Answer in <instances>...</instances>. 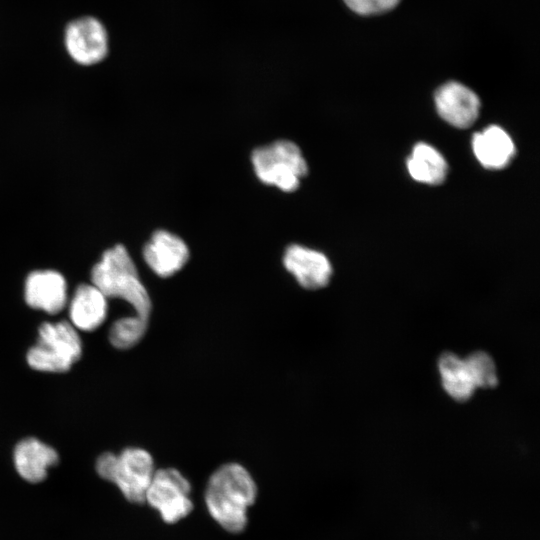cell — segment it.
Masks as SVG:
<instances>
[{
	"label": "cell",
	"mask_w": 540,
	"mask_h": 540,
	"mask_svg": "<svg viewBox=\"0 0 540 540\" xmlns=\"http://www.w3.org/2000/svg\"><path fill=\"white\" fill-rule=\"evenodd\" d=\"M63 42L69 57L82 66L99 64L109 54L108 31L95 16L84 15L68 22Z\"/></svg>",
	"instance_id": "obj_7"
},
{
	"label": "cell",
	"mask_w": 540,
	"mask_h": 540,
	"mask_svg": "<svg viewBox=\"0 0 540 540\" xmlns=\"http://www.w3.org/2000/svg\"><path fill=\"white\" fill-rule=\"evenodd\" d=\"M205 503L211 517L230 533L242 532L247 511L257 497V485L248 470L238 463H226L209 477Z\"/></svg>",
	"instance_id": "obj_1"
},
{
	"label": "cell",
	"mask_w": 540,
	"mask_h": 540,
	"mask_svg": "<svg viewBox=\"0 0 540 540\" xmlns=\"http://www.w3.org/2000/svg\"><path fill=\"white\" fill-rule=\"evenodd\" d=\"M252 165L258 179L282 191L292 192L308 171L300 148L288 140H278L252 152Z\"/></svg>",
	"instance_id": "obj_5"
},
{
	"label": "cell",
	"mask_w": 540,
	"mask_h": 540,
	"mask_svg": "<svg viewBox=\"0 0 540 540\" xmlns=\"http://www.w3.org/2000/svg\"><path fill=\"white\" fill-rule=\"evenodd\" d=\"M26 303L48 314L61 312L67 302V285L64 277L52 270L34 271L25 282Z\"/></svg>",
	"instance_id": "obj_11"
},
{
	"label": "cell",
	"mask_w": 540,
	"mask_h": 540,
	"mask_svg": "<svg viewBox=\"0 0 540 540\" xmlns=\"http://www.w3.org/2000/svg\"><path fill=\"white\" fill-rule=\"evenodd\" d=\"M476 388L491 389L498 385L494 360L484 351H475L464 359Z\"/></svg>",
	"instance_id": "obj_18"
},
{
	"label": "cell",
	"mask_w": 540,
	"mask_h": 540,
	"mask_svg": "<svg viewBox=\"0 0 540 540\" xmlns=\"http://www.w3.org/2000/svg\"><path fill=\"white\" fill-rule=\"evenodd\" d=\"M355 13L371 15L389 11L397 6L400 0H343Z\"/></svg>",
	"instance_id": "obj_19"
},
{
	"label": "cell",
	"mask_w": 540,
	"mask_h": 540,
	"mask_svg": "<svg viewBox=\"0 0 540 540\" xmlns=\"http://www.w3.org/2000/svg\"><path fill=\"white\" fill-rule=\"evenodd\" d=\"M143 256L155 274L169 277L186 264L189 249L177 235L166 230H158L145 245Z\"/></svg>",
	"instance_id": "obj_10"
},
{
	"label": "cell",
	"mask_w": 540,
	"mask_h": 540,
	"mask_svg": "<svg viewBox=\"0 0 540 540\" xmlns=\"http://www.w3.org/2000/svg\"><path fill=\"white\" fill-rule=\"evenodd\" d=\"M407 168L416 181L437 185L444 181L447 164L444 157L432 146L418 143L407 160Z\"/></svg>",
	"instance_id": "obj_16"
},
{
	"label": "cell",
	"mask_w": 540,
	"mask_h": 540,
	"mask_svg": "<svg viewBox=\"0 0 540 540\" xmlns=\"http://www.w3.org/2000/svg\"><path fill=\"white\" fill-rule=\"evenodd\" d=\"M57 452L37 438L20 441L14 450V464L18 474L26 481L38 483L47 475V469L58 463Z\"/></svg>",
	"instance_id": "obj_12"
},
{
	"label": "cell",
	"mask_w": 540,
	"mask_h": 540,
	"mask_svg": "<svg viewBox=\"0 0 540 540\" xmlns=\"http://www.w3.org/2000/svg\"><path fill=\"white\" fill-rule=\"evenodd\" d=\"M96 471L100 477L114 483L129 502L142 504L155 468L148 451L130 447L119 454H101L96 461Z\"/></svg>",
	"instance_id": "obj_3"
},
{
	"label": "cell",
	"mask_w": 540,
	"mask_h": 540,
	"mask_svg": "<svg viewBox=\"0 0 540 540\" xmlns=\"http://www.w3.org/2000/svg\"><path fill=\"white\" fill-rule=\"evenodd\" d=\"M147 327L148 321L136 315L120 318L111 325L109 340L118 349L131 348L142 339Z\"/></svg>",
	"instance_id": "obj_17"
},
{
	"label": "cell",
	"mask_w": 540,
	"mask_h": 540,
	"mask_svg": "<svg viewBox=\"0 0 540 540\" xmlns=\"http://www.w3.org/2000/svg\"><path fill=\"white\" fill-rule=\"evenodd\" d=\"M435 104L439 115L457 128L471 126L480 108L478 96L468 87L453 81L437 89Z\"/></svg>",
	"instance_id": "obj_9"
},
{
	"label": "cell",
	"mask_w": 540,
	"mask_h": 540,
	"mask_svg": "<svg viewBox=\"0 0 540 540\" xmlns=\"http://www.w3.org/2000/svg\"><path fill=\"white\" fill-rule=\"evenodd\" d=\"M283 264L298 284L309 290L325 287L332 275L331 264L323 253L298 244L286 248Z\"/></svg>",
	"instance_id": "obj_8"
},
{
	"label": "cell",
	"mask_w": 540,
	"mask_h": 540,
	"mask_svg": "<svg viewBox=\"0 0 540 540\" xmlns=\"http://www.w3.org/2000/svg\"><path fill=\"white\" fill-rule=\"evenodd\" d=\"M438 370L445 392L457 402L468 401L476 387L464 359L453 352H444L438 359Z\"/></svg>",
	"instance_id": "obj_15"
},
{
	"label": "cell",
	"mask_w": 540,
	"mask_h": 540,
	"mask_svg": "<svg viewBox=\"0 0 540 540\" xmlns=\"http://www.w3.org/2000/svg\"><path fill=\"white\" fill-rule=\"evenodd\" d=\"M472 148L478 161L486 168L501 169L515 154L510 136L498 126H489L474 134Z\"/></svg>",
	"instance_id": "obj_14"
},
{
	"label": "cell",
	"mask_w": 540,
	"mask_h": 540,
	"mask_svg": "<svg viewBox=\"0 0 540 540\" xmlns=\"http://www.w3.org/2000/svg\"><path fill=\"white\" fill-rule=\"evenodd\" d=\"M37 344L29 349L27 362L37 371H68L79 360L82 342L75 327L68 321L45 322L39 327Z\"/></svg>",
	"instance_id": "obj_4"
},
{
	"label": "cell",
	"mask_w": 540,
	"mask_h": 540,
	"mask_svg": "<svg viewBox=\"0 0 540 540\" xmlns=\"http://www.w3.org/2000/svg\"><path fill=\"white\" fill-rule=\"evenodd\" d=\"M91 279L107 298L125 300L133 307L134 315L149 320L152 306L149 294L123 245H116L104 252L92 269Z\"/></svg>",
	"instance_id": "obj_2"
},
{
	"label": "cell",
	"mask_w": 540,
	"mask_h": 540,
	"mask_svg": "<svg viewBox=\"0 0 540 540\" xmlns=\"http://www.w3.org/2000/svg\"><path fill=\"white\" fill-rule=\"evenodd\" d=\"M107 297L94 284L77 287L70 302L71 324L83 331L97 329L107 316Z\"/></svg>",
	"instance_id": "obj_13"
},
{
	"label": "cell",
	"mask_w": 540,
	"mask_h": 540,
	"mask_svg": "<svg viewBox=\"0 0 540 540\" xmlns=\"http://www.w3.org/2000/svg\"><path fill=\"white\" fill-rule=\"evenodd\" d=\"M190 492V482L179 470L162 468L155 470L145 502L159 512L164 522L174 524L191 513Z\"/></svg>",
	"instance_id": "obj_6"
}]
</instances>
